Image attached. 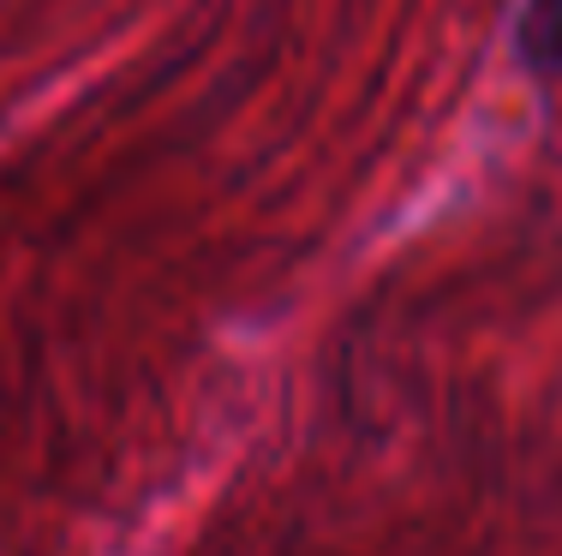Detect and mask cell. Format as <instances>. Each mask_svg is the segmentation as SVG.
Listing matches in <instances>:
<instances>
[{"mask_svg":"<svg viewBox=\"0 0 562 556\" xmlns=\"http://www.w3.org/2000/svg\"><path fill=\"white\" fill-rule=\"evenodd\" d=\"M515 48L527 60V72H539V78L562 72V0H527L520 7Z\"/></svg>","mask_w":562,"mask_h":556,"instance_id":"1","label":"cell"}]
</instances>
